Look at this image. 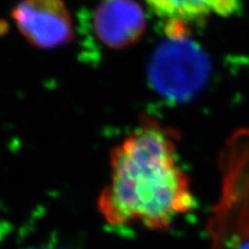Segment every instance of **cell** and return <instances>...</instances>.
Returning <instances> with one entry per match:
<instances>
[{
	"label": "cell",
	"mask_w": 249,
	"mask_h": 249,
	"mask_svg": "<svg viewBox=\"0 0 249 249\" xmlns=\"http://www.w3.org/2000/svg\"><path fill=\"white\" fill-rule=\"evenodd\" d=\"M110 182L97 200L112 226L166 231L195 200L169 130L147 123L111 151Z\"/></svg>",
	"instance_id": "1"
},
{
	"label": "cell",
	"mask_w": 249,
	"mask_h": 249,
	"mask_svg": "<svg viewBox=\"0 0 249 249\" xmlns=\"http://www.w3.org/2000/svg\"><path fill=\"white\" fill-rule=\"evenodd\" d=\"M210 70L209 59L197 44L186 36H167L151 55L148 77L166 101L187 102L203 89Z\"/></svg>",
	"instance_id": "2"
},
{
	"label": "cell",
	"mask_w": 249,
	"mask_h": 249,
	"mask_svg": "<svg viewBox=\"0 0 249 249\" xmlns=\"http://www.w3.org/2000/svg\"><path fill=\"white\" fill-rule=\"evenodd\" d=\"M12 18L21 35L36 48H59L74 38L73 18L64 0H21Z\"/></svg>",
	"instance_id": "3"
},
{
	"label": "cell",
	"mask_w": 249,
	"mask_h": 249,
	"mask_svg": "<svg viewBox=\"0 0 249 249\" xmlns=\"http://www.w3.org/2000/svg\"><path fill=\"white\" fill-rule=\"evenodd\" d=\"M95 35L108 49L128 48L144 36L147 15L135 0H103L92 18Z\"/></svg>",
	"instance_id": "4"
},
{
	"label": "cell",
	"mask_w": 249,
	"mask_h": 249,
	"mask_svg": "<svg viewBox=\"0 0 249 249\" xmlns=\"http://www.w3.org/2000/svg\"><path fill=\"white\" fill-rule=\"evenodd\" d=\"M149 7L167 24L183 26L200 20L211 13L234 14L239 11V0H145Z\"/></svg>",
	"instance_id": "5"
},
{
	"label": "cell",
	"mask_w": 249,
	"mask_h": 249,
	"mask_svg": "<svg viewBox=\"0 0 249 249\" xmlns=\"http://www.w3.org/2000/svg\"><path fill=\"white\" fill-rule=\"evenodd\" d=\"M240 249H249V244H247V245H245L244 247H241Z\"/></svg>",
	"instance_id": "6"
}]
</instances>
